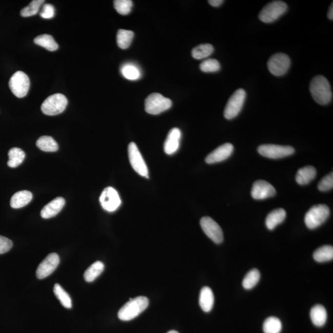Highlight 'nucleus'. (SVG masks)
<instances>
[{
	"label": "nucleus",
	"mask_w": 333,
	"mask_h": 333,
	"mask_svg": "<svg viewBox=\"0 0 333 333\" xmlns=\"http://www.w3.org/2000/svg\"><path fill=\"white\" fill-rule=\"evenodd\" d=\"M13 247V242L7 238L0 236V254L8 252Z\"/></svg>",
	"instance_id": "58836bf2"
},
{
	"label": "nucleus",
	"mask_w": 333,
	"mask_h": 333,
	"mask_svg": "<svg viewBox=\"0 0 333 333\" xmlns=\"http://www.w3.org/2000/svg\"><path fill=\"white\" fill-rule=\"evenodd\" d=\"M220 64L217 60L215 59H207L204 60L200 65L201 71L206 73L210 72H216L220 70Z\"/></svg>",
	"instance_id": "c9c22d12"
},
{
	"label": "nucleus",
	"mask_w": 333,
	"mask_h": 333,
	"mask_svg": "<svg viewBox=\"0 0 333 333\" xmlns=\"http://www.w3.org/2000/svg\"><path fill=\"white\" fill-rule=\"evenodd\" d=\"M172 102L170 99L159 93L151 94L145 100V111L148 114L158 115L172 107Z\"/></svg>",
	"instance_id": "423d86ee"
},
{
	"label": "nucleus",
	"mask_w": 333,
	"mask_h": 333,
	"mask_svg": "<svg viewBox=\"0 0 333 333\" xmlns=\"http://www.w3.org/2000/svg\"><path fill=\"white\" fill-rule=\"evenodd\" d=\"M114 5L118 13L127 15L132 11L133 2L130 0H116L114 2Z\"/></svg>",
	"instance_id": "e433bc0d"
},
{
	"label": "nucleus",
	"mask_w": 333,
	"mask_h": 333,
	"mask_svg": "<svg viewBox=\"0 0 333 333\" xmlns=\"http://www.w3.org/2000/svg\"><path fill=\"white\" fill-rule=\"evenodd\" d=\"M34 43L50 51L58 49V45L52 36L48 34L39 35L34 39Z\"/></svg>",
	"instance_id": "bb28decb"
},
{
	"label": "nucleus",
	"mask_w": 333,
	"mask_h": 333,
	"mask_svg": "<svg viewBox=\"0 0 333 333\" xmlns=\"http://www.w3.org/2000/svg\"><path fill=\"white\" fill-rule=\"evenodd\" d=\"M8 156V165L11 168H16L23 162L26 154L20 148H13L9 151Z\"/></svg>",
	"instance_id": "393cba45"
},
{
	"label": "nucleus",
	"mask_w": 333,
	"mask_h": 333,
	"mask_svg": "<svg viewBox=\"0 0 333 333\" xmlns=\"http://www.w3.org/2000/svg\"><path fill=\"white\" fill-rule=\"evenodd\" d=\"M276 190L265 180H257L254 183L251 196L254 199L263 200L275 196Z\"/></svg>",
	"instance_id": "2eb2a0df"
},
{
	"label": "nucleus",
	"mask_w": 333,
	"mask_h": 333,
	"mask_svg": "<svg viewBox=\"0 0 333 333\" xmlns=\"http://www.w3.org/2000/svg\"><path fill=\"white\" fill-rule=\"evenodd\" d=\"M101 206L108 212H114L120 207L121 199L117 191L112 187L105 189L99 198Z\"/></svg>",
	"instance_id": "ddd939ff"
},
{
	"label": "nucleus",
	"mask_w": 333,
	"mask_h": 333,
	"mask_svg": "<svg viewBox=\"0 0 333 333\" xmlns=\"http://www.w3.org/2000/svg\"><path fill=\"white\" fill-rule=\"evenodd\" d=\"M287 5L282 1H274L269 3L260 12L259 17L262 22L269 24L276 21L286 13Z\"/></svg>",
	"instance_id": "20e7f679"
},
{
	"label": "nucleus",
	"mask_w": 333,
	"mask_h": 333,
	"mask_svg": "<svg viewBox=\"0 0 333 333\" xmlns=\"http://www.w3.org/2000/svg\"><path fill=\"white\" fill-rule=\"evenodd\" d=\"M286 213L283 209H278L269 213L265 220L266 228L273 230L285 220Z\"/></svg>",
	"instance_id": "412c9836"
},
{
	"label": "nucleus",
	"mask_w": 333,
	"mask_h": 333,
	"mask_svg": "<svg viewBox=\"0 0 333 333\" xmlns=\"http://www.w3.org/2000/svg\"><path fill=\"white\" fill-rule=\"evenodd\" d=\"M260 274L257 269H253L246 274L243 281V286L245 289L249 290L255 287L259 283Z\"/></svg>",
	"instance_id": "473e14b6"
},
{
	"label": "nucleus",
	"mask_w": 333,
	"mask_h": 333,
	"mask_svg": "<svg viewBox=\"0 0 333 333\" xmlns=\"http://www.w3.org/2000/svg\"><path fill=\"white\" fill-rule=\"evenodd\" d=\"M53 292L56 298L59 300L60 303L67 308L72 307V299L69 294L59 284H56L54 286Z\"/></svg>",
	"instance_id": "2f4dec72"
},
{
	"label": "nucleus",
	"mask_w": 333,
	"mask_h": 333,
	"mask_svg": "<svg viewBox=\"0 0 333 333\" xmlns=\"http://www.w3.org/2000/svg\"><path fill=\"white\" fill-rule=\"evenodd\" d=\"M105 269L104 263L97 261L90 266L85 272L84 279L87 282H92L102 273Z\"/></svg>",
	"instance_id": "b1692460"
},
{
	"label": "nucleus",
	"mask_w": 333,
	"mask_h": 333,
	"mask_svg": "<svg viewBox=\"0 0 333 333\" xmlns=\"http://www.w3.org/2000/svg\"><path fill=\"white\" fill-rule=\"evenodd\" d=\"M328 17L329 20H333V4L332 3L330 6L328 13Z\"/></svg>",
	"instance_id": "79ce46f5"
},
{
	"label": "nucleus",
	"mask_w": 333,
	"mask_h": 333,
	"mask_svg": "<svg viewBox=\"0 0 333 333\" xmlns=\"http://www.w3.org/2000/svg\"><path fill=\"white\" fill-rule=\"evenodd\" d=\"M59 261V257L57 254H49L38 266L36 275L38 279H44L52 274L58 266Z\"/></svg>",
	"instance_id": "4468645a"
},
{
	"label": "nucleus",
	"mask_w": 333,
	"mask_h": 333,
	"mask_svg": "<svg viewBox=\"0 0 333 333\" xmlns=\"http://www.w3.org/2000/svg\"><path fill=\"white\" fill-rule=\"evenodd\" d=\"M209 4H210L212 7H219L220 5L223 4L224 1L223 0H210L208 1Z\"/></svg>",
	"instance_id": "a19ab883"
},
{
	"label": "nucleus",
	"mask_w": 333,
	"mask_h": 333,
	"mask_svg": "<svg viewBox=\"0 0 333 333\" xmlns=\"http://www.w3.org/2000/svg\"><path fill=\"white\" fill-rule=\"evenodd\" d=\"M128 154L130 164L134 171L141 176L148 178V169L146 162L137 144L133 142L129 145Z\"/></svg>",
	"instance_id": "9b49d317"
},
{
	"label": "nucleus",
	"mask_w": 333,
	"mask_h": 333,
	"mask_svg": "<svg viewBox=\"0 0 333 333\" xmlns=\"http://www.w3.org/2000/svg\"><path fill=\"white\" fill-rule=\"evenodd\" d=\"M121 72L124 77L130 80H138L141 75V72L137 67L132 64H127L123 66L121 69Z\"/></svg>",
	"instance_id": "72a5a7b5"
},
{
	"label": "nucleus",
	"mask_w": 333,
	"mask_h": 333,
	"mask_svg": "<svg viewBox=\"0 0 333 333\" xmlns=\"http://www.w3.org/2000/svg\"><path fill=\"white\" fill-rule=\"evenodd\" d=\"M310 92L315 101L319 105H328L332 100L331 86L323 75H317L313 78L310 84Z\"/></svg>",
	"instance_id": "f257e3e1"
},
{
	"label": "nucleus",
	"mask_w": 333,
	"mask_h": 333,
	"mask_svg": "<svg viewBox=\"0 0 333 333\" xmlns=\"http://www.w3.org/2000/svg\"><path fill=\"white\" fill-rule=\"evenodd\" d=\"M315 260L323 263L330 261L333 259V247L331 246H323L315 251L313 254Z\"/></svg>",
	"instance_id": "c85d7f7f"
},
{
	"label": "nucleus",
	"mask_w": 333,
	"mask_h": 333,
	"mask_svg": "<svg viewBox=\"0 0 333 333\" xmlns=\"http://www.w3.org/2000/svg\"><path fill=\"white\" fill-rule=\"evenodd\" d=\"M267 66L272 74L277 77L283 76L287 73L290 68V59L286 54L276 53L269 59Z\"/></svg>",
	"instance_id": "6e6552de"
},
{
	"label": "nucleus",
	"mask_w": 333,
	"mask_h": 333,
	"mask_svg": "<svg viewBox=\"0 0 333 333\" xmlns=\"http://www.w3.org/2000/svg\"><path fill=\"white\" fill-rule=\"evenodd\" d=\"M181 132L178 128L172 129L169 132L163 145L164 152L168 155H172L179 149Z\"/></svg>",
	"instance_id": "f3484780"
},
{
	"label": "nucleus",
	"mask_w": 333,
	"mask_h": 333,
	"mask_svg": "<svg viewBox=\"0 0 333 333\" xmlns=\"http://www.w3.org/2000/svg\"><path fill=\"white\" fill-rule=\"evenodd\" d=\"M168 333H178L177 331L175 330H172V331H169Z\"/></svg>",
	"instance_id": "37998d69"
},
{
	"label": "nucleus",
	"mask_w": 333,
	"mask_h": 333,
	"mask_svg": "<svg viewBox=\"0 0 333 333\" xmlns=\"http://www.w3.org/2000/svg\"><path fill=\"white\" fill-rule=\"evenodd\" d=\"M282 330V323L277 317H268L265 320L263 325L264 333H280Z\"/></svg>",
	"instance_id": "c756f323"
},
{
	"label": "nucleus",
	"mask_w": 333,
	"mask_h": 333,
	"mask_svg": "<svg viewBox=\"0 0 333 333\" xmlns=\"http://www.w3.org/2000/svg\"><path fill=\"white\" fill-rule=\"evenodd\" d=\"M329 214V209L326 205H314L305 214L304 219L305 225L308 228L316 229L326 222Z\"/></svg>",
	"instance_id": "7ed1b4c3"
},
{
	"label": "nucleus",
	"mask_w": 333,
	"mask_h": 333,
	"mask_svg": "<svg viewBox=\"0 0 333 333\" xmlns=\"http://www.w3.org/2000/svg\"><path fill=\"white\" fill-rule=\"evenodd\" d=\"M214 51L213 45L209 44H201L193 48L192 54L193 58L202 59L211 56Z\"/></svg>",
	"instance_id": "7c9ffc66"
},
{
	"label": "nucleus",
	"mask_w": 333,
	"mask_h": 333,
	"mask_svg": "<svg viewBox=\"0 0 333 333\" xmlns=\"http://www.w3.org/2000/svg\"><path fill=\"white\" fill-rule=\"evenodd\" d=\"M65 199L62 197H58L45 205L41 211V216L45 219H50L55 217L65 205Z\"/></svg>",
	"instance_id": "a211bd4d"
},
{
	"label": "nucleus",
	"mask_w": 333,
	"mask_h": 333,
	"mask_svg": "<svg viewBox=\"0 0 333 333\" xmlns=\"http://www.w3.org/2000/svg\"><path fill=\"white\" fill-rule=\"evenodd\" d=\"M44 2V0H33L29 6L21 10V16L27 17L37 14Z\"/></svg>",
	"instance_id": "f704fd0d"
},
{
	"label": "nucleus",
	"mask_w": 333,
	"mask_h": 333,
	"mask_svg": "<svg viewBox=\"0 0 333 333\" xmlns=\"http://www.w3.org/2000/svg\"><path fill=\"white\" fill-rule=\"evenodd\" d=\"M33 195L29 191H20L12 196L10 204L12 208L20 209L28 204L32 201Z\"/></svg>",
	"instance_id": "4be33fe9"
},
{
	"label": "nucleus",
	"mask_w": 333,
	"mask_h": 333,
	"mask_svg": "<svg viewBox=\"0 0 333 333\" xmlns=\"http://www.w3.org/2000/svg\"><path fill=\"white\" fill-rule=\"evenodd\" d=\"M333 188V174L331 173L324 177L318 184V189L321 192H327Z\"/></svg>",
	"instance_id": "4c0bfd02"
},
{
	"label": "nucleus",
	"mask_w": 333,
	"mask_h": 333,
	"mask_svg": "<svg viewBox=\"0 0 333 333\" xmlns=\"http://www.w3.org/2000/svg\"><path fill=\"white\" fill-rule=\"evenodd\" d=\"M200 225L205 234L215 243L219 244L222 243L223 231L216 221L210 217H204L200 221Z\"/></svg>",
	"instance_id": "f8f14e48"
},
{
	"label": "nucleus",
	"mask_w": 333,
	"mask_h": 333,
	"mask_svg": "<svg viewBox=\"0 0 333 333\" xmlns=\"http://www.w3.org/2000/svg\"><path fill=\"white\" fill-rule=\"evenodd\" d=\"M36 144L39 149L45 152H55L58 150V144L50 136H42L38 138Z\"/></svg>",
	"instance_id": "a878e982"
},
{
	"label": "nucleus",
	"mask_w": 333,
	"mask_h": 333,
	"mask_svg": "<svg viewBox=\"0 0 333 333\" xmlns=\"http://www.w3.org/2000/svg\"><path fill=\"white\" fill-rule=\"evenodd\" d=\"M317 171L313 166L304 167L297 172L296 182L300 185H305L311 182L316 177Z\"/></svg>",
	"instance_id": "aec40b11"
},
{
	"label": "nucleus",
	"mask_w": 333,
	"mask_h": 333,
	"mask_svg": "<svg viewBox=\"0 0 333 333\" xmlns=\"http://www.w3.org/2000/svg\"><path fill=\"white\" fill-rule=\"evenodd\" d=\"M260 155L270 159H280L292 155L295 152V148L290 146H281L277 144H263L259 147Z\"/></svg>",
	"instance_id": "9d476101"
},
{
	"label": "nucleus",
	"mask_w": 333,
	"mask_h": 333,
	"mask_svg": "<svg viewBox=\"0 0 333 333\" xmlns=\"http://www.w3.org/2000/svg\"><path fill=\"white\" fill-rule=\"evenodd\" d=\"M311 322L315 326L322 327L327 320V311L322 305H316L311 308L310 313Z\"/></svg>",
	"instance_id": "5701e85b"
},
{
	"label": "nucleus",
	"mask_w": 333,
	"mask_h": 333,
	"mask_svg": "<svg viewBox=\"0 0 333 333\" xmlns=\"http://www.w3.org/2000/svg\"><path fill=\"white\" fill-rule=\"evenodd\" d=\"M246 98V92L244 89H238L230 97L225 110L224 117L228 120L234 119L240 113Z\"/></svg>",
	"instance_id": "0eeeda50"
},
{
	"label": "nucleus",
	"mask_w": 333,
	"mask_h": 333,
	"mask_svg": "<svg viewBox=\"0 0 333 333\" xmlns=\"http://www.w3.org/2000/svg\"><path fill=\"white\" fill-rule=\"evenodd\" d=\"M134 33L131 30L120 29L117 33V44L121 49L128 48L132 44Z\"/></svg>",
	"instance_id": "cd10ccee"
},
{
	"label": "nucleus",
	"mask_w": 333,
	"mask_h": 333,
	"mask_svg": "<svg viewBox=\"0 0 333 333\" xmlns=\"http://www.w3.org/2000/svg\"><path fill=\"white\" fill-rule=\"evenodd\" d=\"M55 14V9L51 4H45L40 13V16L44 19H51Z\"/></svg>",
	"instance_id": "ea45409f"
},
{
	"label": "nucleus",
	"mask_w": 333,
	"mask_h": 333,
	"mask_svg": "<svg viewBox=\"0 0 333 333\" xmlns=\"http://www.w3.org/2000/svg\"><path fill=\"white\" fill-rule=\"evenodd\" d=\"M149 305V299L147 297L139 296L124 304L118 313L120 320L130 321L135 319L143 313Z\"/></svg>",
	"instance_id": "f03ea898"
},
{
	"label": "nucleus",
	"mask_w": 333,
	"mask_h": 333,
	"mask_svg": "<svg viewBox=\"0 0 333 333\" xmlns=\"http://www.w3.org/2000/svg\"><path fill=\"white\" fill-rule=\"evenodd\" d=\"M30 79L27 75L23 71H17L14 73L9 81L12 93L17 98H24L29 92Z\"/></svg>",
	"instance_id": "1a4fd4ad"
},
{
	"label": "nucleus",
	"mask_w": 333,
	"mask_h": 333,
	"mask_svg": "<svg viewBox=\"0 0 333 333\" xmlns=\"http://www.w3.org/2000/svg\"><path fill=\"white\" fill-rule=\"evenodd\" d=\"M199 303L202 310L210 313L214 304V296L213 290L207 286L204 287L200 292Z\"/></svg>",
	"instance_id": "6ab92c4d"
},
{
	"label": "nucleus",
	"mask_w": 333,
	"mask_h": 333,
	"mask_svg": "<svg viewBox=\"0 0 333 333\" xmlns=\"http://www.w3.org/2000/svg\"><path fill=\"white\" fill-rule=\"evenodd\" d=\"M234 147L231 143H225L214 150L205 158L209 164L223 161L232 155Z\"/></svg>",
	"instance_id": "dca6fc26"
},
{
	"label": "nucleus",
	"mask_w": 333,
	"mask_h": 333,
	"mask_svg": "<svg viewBox=\"0 0 333 333\" xmlns=\"http://www.w3.org/2000/svg\"><path fill=\"white\" fill-rule=\"evenodd\" d=\"M68 101L66 97L60 93L51 95L41 105V110L47 116H56L66 110Z\"/></svg>",
	"instance_id": "39448f33"
}]
</instances>
